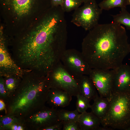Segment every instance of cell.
Returning <instances> with one entry per match:
<instances>
[{"instance_id": "d6986e66", "label": "cell", "mask_w": 130, "mask_h": 130, "mask_svg": "<svg viewBox=\"0 0 130 130\" xmlns=\"http://www.w3.org/2000/svg\"><path fill=\"white\" fill-rule=\"evenodd\" d=\"M128 5H129L128 0H104L98 4L102 10H106L116 7L126 8Z\"/></svg>"}, {"instance_id": "ba28073f", "label": "cell", "mask_w": 130, "mask_h": 130, "mask_svg": "<svg viewBox=\"0 0 130 130\" xmlns=\"http://www.w3.org/2000/svg\"><path fill=\"white\" fill-rule=\"evenodd\" d=\"M58 110L46 106L23 119L27 130H42L59 121Z\"/></svg>"}, {"instance_id": "30bf717a", "label": "cell", "mask_w": 130, "mask_h": 130, "mask_svg": "<svg viewBox=\"0 0 130 130\" xmlns=\"http://www.w3.org/2000/svg\"><path fill=\"white\" fill-rule=\"evenodd\" d=\"M0 76L13 75L22 78L24 75L22 69L12 58L2 38L0 45Z\"/></svg>"}, {"instance_id": "44dd1931", "label": "cell", "mask_w": 130, "mask_h": 130, "mask_svg": "<svg viewBox=\"0 0 130 130\" xmlns=\"http://www.w3.org/2000/svg\"><path fill=\"white\" fill-rule=\"evenodd\" d=\"M23 119L15 116L7 115L0 116V130H8L13 124L23 121Z\"/></svg>"}, {"instance_id": "e0dca14e", "label": "cell", "mask_w": 130, "mask_h": 130, "mask_svg": "<svg viewBox=\"0 0 130 130\" xmlns=\"http://www.w3.org/2000/svg\"><path fill=\"white\" fill-rule=\"evenodd\" d=\"M3 77L4 79V85L7 94L8 100L18 87L22 78L13 75Z\"/></svg>"}, {"instance_id": "5b68a950", "label": "cell", "mask_w": 130, "mask_h": 130, "mask_svg": "<svg viewBox=\"0 0 130 130\" xmlns=\"http://www.w3.org/2000/svg\"><path fill=\"white\" fill-rule=\"evenodd\" d=\"M51 88L65 91L72 96L81 93L77 79L71 75L60 61L47 75Z\"/></svg>"}, {"instance_id": "83f0119b", "label": "cell", "mask_w": 130, "mask_h": 130, "mask_svg": "<svg viewBox=\"0 0 130 130\" xmlns=\"http://www.w3.org/2000/svg\"><path fill=\"white\" fill-rule=\"evenodd\" d=\"M4 110L6 111L5 103L3 100L0 99V110L1 111Z\"/></svg>"}, {"instance_id": "7a4b0ae2", "label": "cell", "mask_w": 130, "mask_h": 130, "mask_svg": "<svg viewBox=\"0 0 130 130\" xmlns=\"http://www.w3.org/2000/svg\"><path fill=\"white\" fill-rule=\"evenodd\" d=\"M128 38L121 25L98 24L83 39L81 52L92 69H114L123 64L130 52Z\"/></svg>"}, {"instance_id": "484cf974", "label": "cell", "mask_w": 130, "mask_h": 130, "mask_svg": "<svg viewBox=\"0 0 130 130\" xmlns=\"http://www.w3.org/2000/svg\"><path fill=\"white\" fill-rule=\"evenodd\" d=\"M63 122L59 121L55 124L46 127L42 130H61L63 127Z\"/></svg>"}, {"instance_id": "f546056e", "label": "cell", "mask_w": 130, "mask_h": 130, "mask_svg": "<svg viewBox=\"0 0 130 130\" xmlns=\"http://www.w3.org/2000/svg\"><path fill=\"white\" fill-rule=\"evenodd\" d=\"M78 0L82 3H84L85 2H87L88 1H90L92 0Z\"/></svg>"}, {"instance_id": "8fae6325", "label": "cell", "mask_w": 130, "mask_h": 130, "mask_svg": "<svg viewBox=\"0 0 130 130\" xmlns=\"http://www.w3.org/2000/svg\"><path fill=\"white\" fill-rule=\"evenodd\" d=\"M112 70V92L130 91V66L123 64Z\"/></svg>"}, {"instance_id": "4dcf8cb0", "label": "cell", "mask_w": 130, "mask_h": 130, "mask_svg": "<svg viewBox=\"0 0 130 130\" xmlns=\"http://www.w3.org/2000/svg\"><path fill=\"white\" fill-rule=\"evenodd\" d=\"M126 130H130V126L128 127Z\"/></svg>"}, {"instance_id": "d4e9b609", "label": "cell", "mask_w": 130, "mask_h": 130, "mask_svg": "<svg viewBox=\"0 0 130 130\" xmlns=\"http://www.w3.org/2000/svg\"><path fill=\"white\" fill-rule=\"evenodd\" d=\"M0 99L3 100L6 103L8 100L4 84L3 78L0 76Z\"/></svg>"}, {"instance_id": "603a6c76", "label": "cell", "mask_w": 130, "mask_h": 130, "mask_svg": "<svg viewBox=\"0 0 130 130\" xmlns=\"http://www.w3.org/2000/svg\"><path fill=\"white\" fill-rule=\"evenodd\" d=\"M82 3L78 0H64L61 7L65 12H68L74 10L79 7Z\"/></svg>"}, {"instance_id": "6da1fadb", "label": "cell", "mask_w": 130, "mask_h": 130, "mask_svg": "<svg viewBox=\"0 0 130 130\" xmlns=\"http://www.w3.org/2000/svg\"><path fill=\"white\" fill-rule=\"evenodd\" d=\"M60 6L45 16L38 30L25 39L18 51L21 63L47 75L60 61L66 49L67 25Z\"/></svg>"}, {"instance_id": "1f68e13d", "label": "cell", "mask_w": 130, "mask_h": 130, "mask_svg": "<svg viewBox=\"0 0 130 130\" xmlns=\"http://www.w3.org/2000/svg\"><path fill=\"white\" fill-rule=\"evenodd\" d=\"M128 1L129 2V5H130V0H128Z\"/></svg>"}, {"instance_id": "8992f818", "label": "cell", "mask_w": 130, "mask_h": 130, "mask_svg": "<svg viewBox=\"0 0 130 130\" xmlns=\"http://www.w3.org/2000/svg\"><path fill=\"white\" fill-rule=\"evenodd\" d=\"M103 10L96 0L88 1L74 10L71 22L77 26L89 31L98 24Z\"/></svg>"}, {"instance_id": "7c38bea8", "label": "cell", "mask_w": 130, "mask_h": 130, "mask_svg": "<svg viewBox=\"0 0 130 130\" xmlns=\"http://www.w3.org/2000/svg\"><path fill=\"white\" fill-rule=\"evenodd\" d=\"M72 96L62 90L51 88L48 93L46 102L52 107H64L69 104Z\"/></svg>"}, {"instance_id": "9a60e30c", "label": "cell", "mask_w": 130, "mask_h": 130, "mask_svg": "<svg viewBox=\"0 0 130 130\" xmlns=\"http://www.w3.org/2000/svg\"><path fill=\"white\" fill-rule=\"evenodd\" d=\"M93 100L94 103L91 107V112L101 120L108 111L110 105L109 99L99 96L98 95Z\"/></svg>"}, {"instance_id": "4fadbf2b", "label": "cell", "mask_w": 130, "mask_h": 130, "mask_svg": "<svg viewBox=\"0 0 130 130\" xmlns=\"http://www.w3.org/2000/svg\"><path fill=\"white\" fill-rule=\"evenodd\" d=\"M81 94L90 101L98 95L97 90L88 75H84L77 78Z\"/></svg>"}, {"instance_id": "f1b7e54d", "label": "cell", "mask_w": 130, "mask_h": 130, "mask_svg": "<svg viewBox=\"0 0 130 130\" xmlns=\"http://www.w3.org/2000/svg\"><path fill=\"white\" fill-rule=\"evenodd\" d=\"M100 126L98 129V130H113L112 128L107 126Z\"/></svg>"}, {"instance_id": "5bb4252c", "label": "cell", "mask_w": 130, "mask_h": 130, "mask_svg": "<svg viewBox=\"0 0 130 130\" xmlns=\"http://www.w3.org/2000/svg\"><path fill=\"white\" fill-rule=\"evenodd\" d=\"M78 122L81 130H98L100 119L92 112L80 113Z\"/></svg>"}, {"instance_id": "cb8c5ba5", "label": "cell", "mask_w": 130, "mask_h": 130, "mask_svg": "<svg viewBox=\"0 0 130 130\" xmlns=\"http://www.w3.org/2000/svg\"><path fill=\"white\" fill-rule=\"evenodd\" d=\"M63 130H81L78 121H63Z\"/></svg>"}, {"instance_id": "ffe728a7", "label": "cell", "mask_w": 130, "mask_h": 130, "mask_svg": "<svg viewBox=\"0 0 130 130\" xmlns=\"http://www.w3.org/2000/svg\"><path fill=\"white\" fill-rule=\"evenodd\" d=\"M79 113L76 109L73 111L63 109L58 110V121H78L80 114Z\"/></svg>"}, {"instance_id": "52a82bcc", "label": "cell", "mask_w": 130, "mask_h": 130, "mask_svg": "<svg viewBox=\"0 0 130 130\" xmlns=\"http://www.w3.org/2000/svg\"><path fill=\"white\" fill-rule=\"evenodd\" d=\"M60 61L67 71L78 78L84 75L89 76L91 70L81 52L75 49H66Z\"/></svg>"}, {"instance_id": "4316f807", "label": "cell", "mask_w": 130, "mask_h": 130, "mask_svg": "<svg viewBox=\"0 0 130 130\" xmlns=\"http://www.w3.org/2000/svg\"><path fill=\"white\" fill-rule=\"evenodd\" d=\"M64 0H51V7L59 6H62Z\"/></svg>"}, {"instance_id": "7402d4cb", "label": "cell", "mask_w": 130, "mask_h": 130, "mask_svg": "<svg viewBox=\"0 0 130 130\" xmlns=\"http://www.w3.org/2000/svg\"><path fill=\"white\" fill-rule=\"evenodd\" d=\"M76 97V109L79 113H84L88 108H91V105L90 103V101L88 99L81 93L78 94Z\"/></svg>"}, {"instance_id": "2e32d148", "label": "cell", "mask_w": 130, "mask_h": 130, "mask_svg": "<svg viewBox=\"0 0 130 130\" xmlns=\"http://www.w3.org/2000/svg\"><path fill=\"white\" fill-rule=\"evenodd\" d=\"M4 3L10 5L16 13L22 15L27 13L30 10L36 0H4Z\"/></svg>"}, {"instance_id": "9c48e42d", "label": "cell", "mask_w": 130, "mask_h": 130, "mask_svg": "<svg viewBox=\"0 0 130 130\" xmlns=\"http://www.w3.org/2000/svg\"><path fill=\"white\" fill-rule=\"evenodd\" d=\"M89 76L99 96L109 99L112 92V70L92 69Z\"/></svg>"}, {"instance_id": "ac0fdd59", "label": "cell", "mask_w": 130, "mask_h": 130, "mask_svg": "<svg viewBox=\"0 0 130 130\" xmlns=\"http://www.w3.org/2000/svg\"><path fill=\"white\" fill-rule=\"evenodd\" d=\"M120 12L115 15H111L113 22L124 26L128 30H130V13L126 8H121Z\"/></svg>"}, {"instance_id": "277c9868", "label": "cell", "mask_w": 130, "mask_h": 130, "mask_svg": "<svg viewBox=\"0 0 130 130\" xmlns=\"http://www.w3.org/2000/svg\"><path fill=\"white\" fill-rule=\"evenodd\" d=\"M109 99V108L101 124L113 129L126 130L130 126V91L112 92Z\"/></svg>"}, {"instance_id": "3957f363", "label": "cell", "mask_w": 130, "mask_h": 130, "mask_svg": "<svg viewBox=\"0 0 130 130\" xmlns=\"http://www.w3.org/2000/svg\"><path fill=\"white\" fill-rule=\"evenodd\" d=\"M50 88L47 75H24L5 103V115L23 119L45 106Z\"/></svg>"}]
</instances>
